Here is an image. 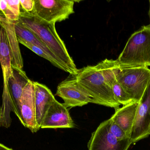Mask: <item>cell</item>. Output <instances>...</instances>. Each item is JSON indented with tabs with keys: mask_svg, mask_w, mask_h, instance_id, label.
<instances>
[{
	"mask_svg": "<svg viewBox=\"0 0 150 150\" xmlns=\"http://www.w3.org/2000/svg\"><path fill=\"white\" fill-rule=\"evenodd\" d=\"M33 32L60 60L70 75H76L78 69L69 55L64 41L60 38L54 23H47L31 12L21 11L18 20Z\"/></svg>",
	"mask_w": 150,
	"mask_h": 150,
	"instance_id": "6da1fadb",
	"label": "cell"
},
{
	"mask_svg": "<svg viewBox=\"0 0 150 150\" xmlns=\"http://www.w3.org/2000/svg\"><path fill=\"white\" fill-rule=\"evenodd\" d=\"M79 84L92 98L93 103L116 110L120 105L115 99L111 86L105 80L98 64L78 70L76 75Z\"/></svg>",
	"mask_w": 150,
	"mask_h": 150,
	"instance_id": "7a4b0ae2",
	"label": "cell"
},
{
	"mask_svg": "<svg viewBox=\"0 0 150 150\" xmlns=\"http://www.w3.org/2000/svg\"><path fill=\"white\" fill-rule=\"evenodd\" d=\"M116 60L120 68L150 67V24L131 35Z\"/></svg>",
	"mask_w": 150,
	"mask_h": 150,
	"instance_id": "3957f363",
	"label": "cell"
},
{
	"mask_svg": "<svg viewBox=\"0 0 150 150\" xmlns=\"http://www.w3.org/2000/svg\"><path fill=\"white\" fill-rule=\"evenodd\" d=\"M117 82L129 94L134 102H139L150 81L148 67L118 68L115 73Z\"/></svg>",
	"mask_w": 150,
	"mask_h": 150,
	"instance_id": "277c9868",
	"label": "cell"
},
{
	"mask_svg": "<svg viewBox=\"0 0 150 150\" xmlns=\"http://www.w3.org/2000/svg\"><path fill=\"white\" fill-rule=\"evenodd\" d=\"M74 1L70 0H34L31 13L50 23L62 22L74 13Z\"/></svg>",
	"mask_w": 150,
	"mask_h": 150,
	"instance_id": "5b68a950",
	"label": "cell"
},
{
	"mask_svg": "<svg viewBox=\"0 0 150 150\" xmlns=\"http://www.w3.org/2000/svg\"><path fill=\"white\" fill-rule=\"evenodd\" d=\"M55 95L63 100V105L67 108L93 103L92 98L77 82L76 75H70L59 84Z\"/></svg>",
	"mask_w": 150,
	"mask_h": 150,
	"instance_id": "8992f818",
	"label": "cell"
},
{
	"mask_svg": "<svg viewBox=\"0 0 150 150\" xmlns=\"http://www.w3.org/2000/svg\"><path fill=\"white\" fill-rule=\"evenodd\" d=\"M132 144L130 138L120 141L113 135L109 131L107 120L92 133L87 148L88 150H128Z\"/></svg>",
	"mask_w": 150,
	"mask_h": 150,
	"instance_id": "52a82bcc",
	"label": "cell"
},
{
	"mask_svg": "<svg viewBox=\"0 0 150 150\" xmlns=\"http://www.w3.org/2000/svg\"><path fill=\"white\" fill-rule=\"evenodd\" d=\"M16 114L22 124L33 133L39 130L36 119L35 88L31 80L24 89Z\"/></svg>",
	"mask_w": 150,
	"mask_h": 150,
	"instance_id": "ba28073f",
	"label": "cell"
},
{
	"mask_svg": "<svg viewBox=\"0 0 150 150\" xmlns=\"http://www.w3.org/2000/svg\"><path fill=\"white\" fill-rule=\"evenodd\" d=\"M150 135V81L139 102L130 139L132 144Z\"/></svg>",
	"mask_w": 150,
	"mask_h": 150,
	"instance_id": "9c48e42d",
	"label": "cell"
},
{
	"mask_svg": "<svg viewBox=\"0 0 150 150\" xmlns=\"http://www.w3.org/2000/svg\"><path fill=\"white\" fill-rule=\"evenodd\" d=\"M75 127L68 108L55 99L47 110L40 129L74 128Z\"/></svg>",
	"mask_w": 150,
	"mask_h": 150,
	"instance_id": "30bf717a",
	"label": "cell"
},
{
	"mask_svg": "<svg viewBox=\"0 0 150 150\" xmlns=\"http://www.w3.org/2000/svg\"><path fill=\"white\" fill-rule=\"evenodd\" d=\"M17 21L8 19L1 12H0V26L4 29L8 42L11 55V66L22 69L23 67V61L15 29V24Z\"/></svg>",
	"mask_w": 150,
	"mask_h": 150,
	"instance_id": "8fae6325",
	"label": "cell"
},
{
	"mask_svg": "<svg viewBox=\"0 0 150 150\" xmlns=\"http://www.w3.org/2000/svg\"><path fill=\"white\" fill-rule=\"evenodd\" d=\"M33 83L35 88L36 122L40 129L44 117L55 98L51 90L45 85L36 82H33Z\"/></svg>",
	"mask_w": 150,
	"mask_h": 150,
	"instance_id": "7c38bea8",
	"label": "cell"
},
{
	"mask_svg": "<svg viewBox=\"0 0 150 150\" xmlns=\"http://www.w3.org/2000/svg\"><path fill=\"white\" fill-rule=\"evenodd\" d=\"M11 67L12 75L8 79V85L12 99V111L16 114L24 89L30 80L23 70Z\"/></svg>",
	"mask_w": 150,
	"mask_h": 150,
	"instance_id": "4fadbf2b",
	"label": "cell"
},
{
	"mask_svg": "<svg viewBox=\"0 0 150 150\" xmlns=\"http://www.w3.org/2000/svg\"><path fill=\"white\" fill-rule=\"evenodd\" d=\"M139 102H133L115 110L110 119L119 125L130 138Z\"/></svg>",
	"mask_w": 150,
	"mask_h": 150,
	"instance_id": "5bb4252c",
	"label": "cell"
},
{
	"mask_svg": "<svg viewBox=\"0 0 150 150\" xmlns=\"http://www.w3.org/2000/svg\"><path fill=\"white\" fill-rule=\"evenodd\" d=\"M0 63L2 71L3 82H8L12 75L10 48L4 29L0 26Z\"/></svg>",
	"mask_w": 150,
	"mask_h": 150,
	"instance_id": "9a60e30c",
	"label": "cell"
},
{
	"mask_svg": "<svg viewBox=\"0 0 150 150\" xmlns=\"http://www.w3.org/2000/svg\"><path fill=\"white\" fill-rule=\"evenodd\" d=\"M15 29L18 40L37 46L48 54L57 57L33 32L23 25L19 21H17L16 23Z\"/></svg>",
	"mask_w": 150,
	"mask_h": 150,
	"instance_id": "2e32d148",
	"label": "cell"
},
{
	"mask_svg": "<svg viewBox=\"0 0 150 150\" xmlns=\"http://www.w3.org/2000/svg\"><path fill=\"white\" fill-rule=\"evenodd\" d=\"M98 64L105 80L112 87V85L117 81L115 73L117 68L119 67L117 60L106 59Z\"/></svg>",
	"mask_w": 150,
	"mask_h": 150,
	"instance_id": "e0dca14e",
	"label": "cell"
},
{
	"mask_svg": "<svg viewBox=\"0 0 150 150\" xmlns=\"http://www.w3.org/2000/svg\"><path fill=\"white\" fill-rule=\"evenodd\" d=\"M18 41L19 43H21L25 46L28 48L29 49L37 54L38 55L49 61L54 66L68 73L67 68L57 57H54V56L48 54L44 50H42L37 46L34 45L32 44L26 43V42H24V41L19 40H18Z\"/></svg>",
	"mask_w": 150,
	"mask_h": 150,
	"instance_id": "ac0fdd59",
	"label": "cell"
},
{
	"mask_svg": "<svg viewBox=\"0 0 150 150\" xmlns=\"http://www.w3.org/2000/svg\"><path fill=\"white\" fill-rule=\"evenodd\" d=\"M115 99L120 105H126L134 102L129 94L116 81L112 86Z\"/></svg>",
	"mask_w": 150,
	"mask_h": 150,
	"instance_id": "d6986e66",
	"label": "cell"
},
{
	"mask_svg": "<svg viewBox=\"0 0 150 150\" xmlns=\"http://www.w3.org/2000/svg\"><path fill=\"white\" fill-rule=\"evenodd\" d=\"M108 120L109 131L117 139L121 141L130 138L119 125L113 121L110 118Z\"/></svg>",
	"mask_w": 150,
	"mask_h": 150,
	"instance_id": "ffe728a7",
	"label": "cell"
},
{
	"mask_svg": "<svg viewBox=\"0 0 150 150\" xmlns=\"http://www.w3.org/2000/svg\"><path fill=\"white\" fill-rule=\"evenodd\" d=\"M0 11L8 19L12 21H18V18L12 12L8 5L6 0H0Z\"/></svg>",
	"mask_w": 150,
	"mask_h": 150,
	"instance_id": "44dd1931",
	"label": "cell"
},
{
	"mask_svg": "<svg viewBox=\"0 0 150 150\" xmlns=\"http://www.w3.org/2000/svg\"><path fill=\"white\" fill-rule=\"evenodd\" d=\"M6 1L12 12L18 18H19V16L21 12L20 0H6Z\"/></svg>",
	"mask_w": 150,
	"mask_h": 150,
	"instance_id": "7402d4cb",
	"label": "cell"
},
{
	"mask_svg": "<svg viewBox=\"0 0 150 150\" xmlns=\"http://www.w3.org/2000/svg\"><path fill=\"white\" fill-rule=\"evenodd\" d=\"M20 5L25 11L31 12L34 8V0L20 1Z\"/></svg>",
	"mask_w": 150,
	"mask_h": 150,
	"instance_id": "603a6c76",
	"label": "cell"
},
{
	"mask_svg": "<svg viewBox=\"0 0 150 150\" xmlns=\"http://www.w3.org/2000/svg\"><path fill=\"white\" fill-rule=\"evenodd\" d=\"M0 150H14L8 148L6 146H4L3 144L0 143Z\"/></svg>",
	"mask_w": 150,
	"mask_h": 150,
	"instance_id": "cb8c5ba5",
	"label": "cell"
},
{
	"mask_svg": "<svg viewBox=\"0 0 150 150\" xmlns=\"http://www.w3.org/2000/svg\"><path fill=\"white\" fill-rule=\"evenodd\" d=\"M1 107H0V119H1Z\"/></svg>",
	"mask_w": 150,
	"mask_h": 150,
	"instance_id": "d4e9b609",
	"label": "cell"
},
{
	"mask_svg": "<svg viewBox=\"0 0 150 150\" xmlns=\"http://www.w3.org/2000/svg\"><path fill=\"white\" fill-rule=\"evenodd\" d=\"M149 2H150V8H149V16L150 20V0L149 1Z\"/></svg>",
	"mask_w": 150,
	"mask_h": 150,
	"instance_id": "484cf974",
	"label": "cell"
}]
</instances>
